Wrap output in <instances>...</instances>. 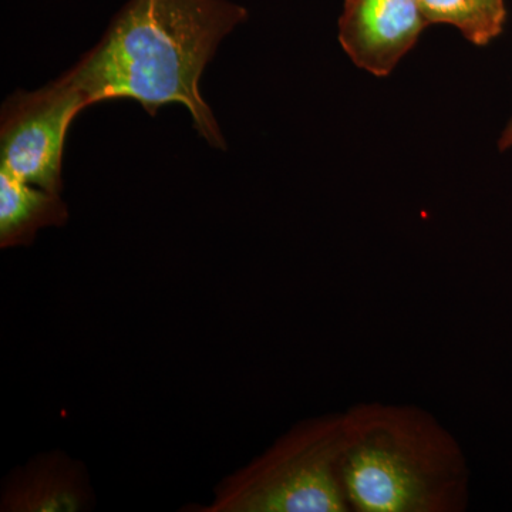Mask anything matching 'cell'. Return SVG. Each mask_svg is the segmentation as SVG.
<instances>
[{
  "instance_id": "5",
  "label": "cell",
  "mask_w": 512,
  "mask_h": 512,
  "mask_svg": "<svg viewBox=\"0 0 512 512\" xmlns=\"http://www.w3.org/2000/svg\"><path fill=\"white\" fill-rule=\"evenodd\" d=\"M427 26L419 0H345L338 37L359 69L386 77L417 45Z\"/></svg>"
},
{
  "instance_id": "9",
  "label": "cell",
  "mask_w": 512,
  "mask_h": 512,
  "mask_svg": "<svg viewBox=\"0 0 512 512\" xmlns=\"http://www.w3.org/2000/svg\"><path fill=\"white\" fill-rule=\"evenodd\" d=\"M510 148H512V116L511 119L508 120V123L505 124L500 138H498V150H500L501 153H505V151L510 150Z\"/></svg>"
},
{
  "instance_id": "4",
  "label": "cell",
  "mask_w": 512,
  "mask_h": 512,
  "mask_svg": "<svg viewBox=\"0 0 512 512\" xmlns=\"http://www.w3.org/2000/svg\"><path fill=\"white\" fill-rule=\"evenodd\" d=\"M86 107V97L62 79L9 96L0 114V170L62 194L67 131Z\"/></svg>"
},
{
  "instance_id": "1",
  "label": "cell",
  "mask_w": 512,
  "mask_h": 512,
  "mask_svg": "<svg viewBox=\"0 0 512 512\" xmlns=\"http://www.w3.org/2000/svg\"><path fill=\"white\" fill-rule=\"evenodd\" d=\"M247 18V9L228 0H130L100 42L59 79L89 106L131 99L156 116L160 107L181 104L198 134L227 150L200 83L222 40Z\"/></svg>"
},
{
  "instance_id": "6",
  "label": "cell",
  "mask_w": 512,
  "mask_h": 512,
  "mask_svg": "<svg viewBox=\"0 0 512 512\" xmlns=\"http://www.w3.org/2000/svg\"><path fill=\"white\" fill-rule=\"evenodd\" d=\"M69 218L60 194L0 170V247L30 245L40 229L62 227Z\"/></svg>"
},
{
  "instance_id": "2",
  "label": "cell",
  "mask_w": 512,
  "mask_h": 512,
  "mask_svg": "<svg viewBox=\"0 0 512 512\" xmlns=\"http://www.w3.org/2000/svg\"><path fill=\"white\" fill-rule=\"evenodd\" d=\"M343 414L342 478L350 510H466V454L433 414L387 403H357Z\"/></svg>"
},
{
  "instance_id": "3",
  "label": "cell",
  "mask_w": 512,
  "mask_h": 512,
  "mask_svg": "<svg viewBox=\"0 0 512 512\" xmlns=\"http://www.w3.org/2000/svg\"><path fill=\"white\" fill-rule=\"evenodd\" d=\"M345 414L302 421L220 485L212 512H350Z\"/></svg>"
},
{
  "instance_id": "7",
  "label": "cell",
  "mask_w": 512,
  "mask_h": 512,
  "mask_svg": "<svg viewBox=\"0 0 512 512\" xmlns=\"http://www.w3.org/2000/svg\"><path fill=\"white\" fill-rule=\"evenodd\" d=\"M84 503V490L74 471L52 461L16 478L3 497V510L77 511Z\"/></svg>"
},
{
  "instance_id": "8",
  "label": "cell",
  "mask_w": 512,
  "mask_h": 512,
  "mask_svg": "<svg viewBox=\"0 0 512 512\" xmlns=\"http://www.w3.org/2000/svg\"><path fill=\"white\" fill-rule=\"evenodd\" d=\"M429 26L457 29L471 45L484 47L503 33L505 0H419Z\"/></svg>"
}]
</instances>
